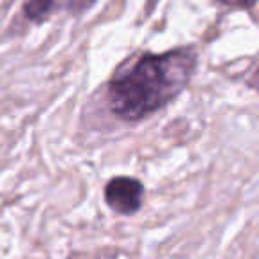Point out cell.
<instances>
[{"mask_svg":"<svg viewBox=\"0 0 259 259\" xmlns=\"http://www.w3.org/2000/svg\"><path fill=\"white\" fill-rule=\"evenodd\" d=\"M199 64L195 47L144 54L122 66L107 83V103L122 122H141L181 96Z\"/></svg>","mask_w":259,"mask_h":259,"instance_id":"6da1fadb","label":"cell"},{"mask_svg":"<svg viewBox=\"0 0 259 259\" xmlns=\"http://www.w3.org/2000/svg\"><path fill=\"white\" fill-rule=\"evenodd\" d=\"M144 183L132 176H115L105 185L103 197L107 206L121 217H134L144 204Z\"/></svg>","mask_w":259,"mask_h":259,"instance_id":"7a4b0ae2","label":"cell"},{"mask_svg":"<svg viewBox=\"0 0 259 259\" xmlns=\"http://www.w3.org/2000/svg\"><path fill=\"white\" fill-rule=\"evenodd\" d=\"M94 4L96 0H25L23 16L32 23H43L55 11L64 9L73 15H82L89 11Z\"/></svg>","mask_w":259,"mask_h":259,"instance_id":"3957f363","label":"cell"},{"mask_svg":"<svg viewBox=\"0 0 259 259\" xmlns=\"http://www.w3.org/2000/svg\"><path fill=\"white\" fill-rule=\"evenodd\" d=\"M219 4L227 6V8L233 9H250L257 4L259 0H217Z\"/></svg>","mask_w":259,"mask_h":259,"instance_id":"277c9868","label":"cell"},{"mask_svg":"<svg viewBox=\"0 0 259 259\" xmlns=\"http://www.w3.org/2000/svg\"><path fill=\"white\" fill-rule=\"evenodd\" d=\"M247 85L252 87V89H259V66L255 68V71L250 75V78L247 80Z\"/></svg>","mask_w":259,"mask_h":259,"instance_id":"5b68a950","label":"cell"}]
</instances>
